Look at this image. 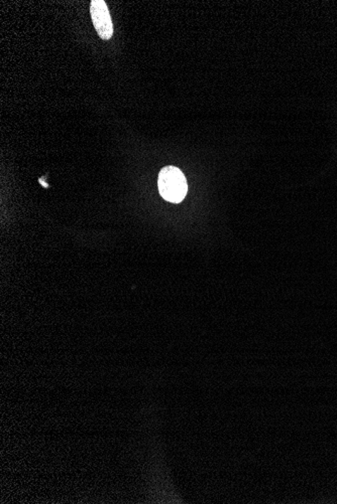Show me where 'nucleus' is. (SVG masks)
<instances>
[{"label": "nucleus", "instance_id": "obj_2", "mask_svg": "<svg viewBox=\"0 0 337 504\" xmlns=\"http://www.w3.org/2000/svg\"><path fill=\"white\" fill-rule=\"evenodd\" d=\"M92 23L102 40H109L113 35V25L108 7L103 0H92L90 6Z\"/></svg>", "mask_w": 337, "mask_h": 504}, {"label": "nucleus", "instance_id": "obj_1", "mask_svg": "<svg viewBox=\"0 0 337 504\" xmlns=\"http://www.w3.org/2000/svg\"><path fill=\"white\" fill-rule=\"evenodd\" d=\"M158 187L163 199L173 204L181 203L188 192V184L184 173L172 165L161 170Z\"/></svg>", "mask_w": 337, "mask_h": 504}]
</instances>
